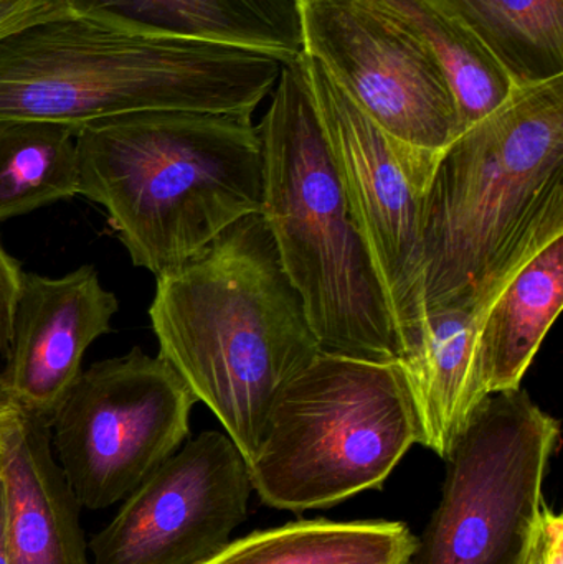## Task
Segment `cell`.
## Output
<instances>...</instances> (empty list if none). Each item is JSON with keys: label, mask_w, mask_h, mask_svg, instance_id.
<instances>
[{"label": "cell", "mask_w": 563, "mask_h": 564, "mask_svg": "<svg viewBox=\"0 0 563 564\" xmlns=\"http://www.w3.org/2000/svg\"><path fill=\"white\" fill-rule=\"evenodd\" d=\"M159 357L251 463L284 384L321 350L263 215L241 218L202 253L155 278Z\"/></svg>", "instance_id": "obj_1"}, {"label": "cell", "mask_w": 563, "mask_h": 564, "mask_svg": "<svg viewBox=\"0 0 563 564\" xmlns=\"http://www.w3.org/2000/svg\"><path fill=\"white\" fill-rule=\"evenodd\" d=\"M563 237V76L516 88L440 154L423 195L425 311L466 307Z\"/></svg>", "instance_id": "obj_2"}, {"label": "cell", "mask_w": 563, "mask_h": 564, "mask_svg": "<svg viewBox=\"0 0 563 564\" xmlns=\"http://www.w3.org/2000/svg\"><path fill=\"white\" fill-rule=\"evenodd\" d=\"M288 59L73 12L0 39V119L79 129L151 111L253 116Z\"/></svg>", "instance_id": "obj_3"}, {"label": "cell", "mask_w": 563, "mask_h": 564, "mask_svg": "<svg viewBox=\"0 0 563 564\" xmlns=\"http://www.w3.org/2000/svg\"><path fill=\"white\" fill-rule=\"evenodd\" d=\"M76 152L79 195L105 208L132 264L155 278L261 212L263 152L248 115L101 119L78 129Z\"/></svg>", "instance_id": "obj_4"}, {"label": "cell", "mask_w": 563, "mask_h": 564, "mask_svg": "<svg viewBox=\"0 0 563 564\" xmlns=\"http://www.w3.org/2000/svg\"><path fill=\"white\" fill-rule=\"evenodd\" d=\"M257 126L261 212L323 351L400 361L405 347L347 204L304 55L288 59Z\"/></svg>", "instance_id": "obj_5"}, {"label": "cell", "mask_w": 563, "mask_h": 564, "mask_svg": "<svg viewBox=\"0 0 563 564\" xmlns=\"http://www.w3.org/2000/svg\"><path fill=\"white\" fill-rule=\"evenodd\" d=\"M419 437L400 361L320 350L278 393L248 473L271 509H329L382 489Z\"/></svg>", "instance_id": "obj_6"}, {"label": "cell", "mask_w": 563, "mask_h": 564, "mask_svg": "<svg viewBox=\"0 0 563 564\" xmlns=\"http://www.w3.org/2000/svg\"><path fill=\"white\" fill-rule=\"evenodd\" d=\"M561 423L528 391L481 401L445 459L442 499L405 564H524Z\"/></svg>", "instance_id": "obj_7"}, {"label": "cell", "mask_w": 563, "mask_h": 564, "mask_svg": "<svg viewBox=\"0 0 563 564\" xmlns=\"http://www.w3.org/2000/svg\"><path fill=\"white\" fill-rule=\"evenodd\" d=\"M197 398L177 371L132 347L78 375L52 416V446L79 507L124 500L191 434Z\"/></svg>", "instance_id": "obj_8"}, {"label": "cell", "mask_w": 563, "mask_h": 564, "mask_svg": "<svg viewBox=\"0 0 563 564\" xmlns=\"http://www.w3.org/2000/svg\"><path fill=\"white\" fill-rule=\"evenodd\" d=\"M304 62L347 204L389 297L407 360L419 350L425 327L423 195L440 155L390 138L317 59L304 55Z\"/></svg>", "instance_id": "obj_9"}, {"label": "cell", "mask_w": 563, "mask_h": 564, "mask_svg": "<svg viewBox=\"0 0 563 564\" xmlns=\"http://www.w3.org/2000/svg\"><path fill=\"white\" fill-rule=\"evenodd\" d=\"M304 55L390 138L440 155L459 135L455 95L425 43L372 0H301Z\"/></svg>", "instance_id": "obj_10"}, {"label": "cell", "mask_w": 563, "mask_h": 564, "mask_svg": "<svg viewBox=\"0 0 563 564\" xmlns=\"http://www.w3.org/2000/svg\"><path fill=\"white\" fill-rule=\"evenodd\" d=\"M250 473L234 441L205 431L124 499L91 540V564H197L248 517Z\"/></svg>", "instance_id": "obj_11"}, {"label": "cell", "mask_w": 563, "mask_h": 564, "mask_svg": "<svg viewBox=\"0 0 563 564\" xmlns=\"http://www.w3.org/2000/svg\"><path fill=\"white\" fill-rule=\"evenodd\" d=\"M118 297L99 281L95 267L62 278L23 273L13 308L3 401L52 421L93 341L112 330Z\"/></svg>", "instance_id": "obj_12"}, {"label": "cell", "mask_w": 563, "mask_h": 564, "mask_svg": "<svg viewBox=\"0 0 563 564\" xmlns=\"http://www.w3.org/2000/svg\"><path fill=\"white\" fill-rule=\"evenodd\" d=\"M0 477L9 564H91L82 507L53 456L48 417L0 404Z\"/></svg>", "instance_id": "obj_13"}, {"label": "cell", "mask_w": 563, "mask_h": 564, "mask_svg": "<svg viewBox=\"0 0 563 564\" xmlns=\"http://www.w3.org/2000/svg\"><path fill=\"white\" fill-rule=\"evenodd\" d=\"M496 295L466 307L429 312L419 350L400 361L409 380L419 444L443 460L488 394L478 368V335Z\"/></svg>", "instance_id": "obj_14"}, {"label": "cell", "mask_w": 563, "mask_h": 564, "mask_svg": "<svg viewBox=\"0 0 563 564\" xmlns=\"http://www.w3.org/2000/svg\"><path fill=\"white\" fill-rule=\"evenodd\" d=\"M78 13L151 32L304 55L301 0H69Z\"/></svg>", "instance_id": "obj_15"}, {"label": "cell", "mask_w": 563, "mask_h": 564, "mask_svg": "<svg viewBox=\"0 0 563 564\" xmlns=\"http://www.w3.org/2000/svg\"><path fill=\"white\" fill-rule=\"evenodd\" d=\"M563 305V237L532 254L498 292L478 335L486 394L518 390Z\"/></svg>", "instance_id": "obj_16"}, {"label": "cell", "mask_w": 563, "mask_h": 564, "mask_svg": "<svg viewBox=\"0 0 563 564\" xmlns=\"http://www.w3.org/2000/svg\"><path fill=\"white\" fill-rule=\"evenodd\" d=\"M415 545L403 522L297 520L228 542L197 564H405Z\"/></svg>", "instance_id": "obj_17"}, {"label": "cell", "mask_w": 563, "mask_h": 564, "mask_svg": "<svg viewBox=\"0 0 563 564\" xmlns=\"http://www.w3.org/2000/svg\"><path fill=\"white\" fill-rule=\"evenodd\" d=\"M498 59L516 88L563 76V0H432Z\"/></svg>", "instance_id": "obj_18"}, {"label": "cell", "mask_w": 563, "mask_h": 564, "mask_svg": "<svg viewBox=\"0 0 563 564\" xmlns=\"http://www.w3.org/2000/svg\"><path fill=\"white\" fill-rule=\"evenodd\" d=\"M78 129L0 119V221L79 195Z\"/></svg>", "instance_id": "obj_19"}, {"label": "cell", "mask_w": 563, "mask_h": 564, "mask_svg": "<svg viewBox=\"0 0 563 564\" xmlns=\"http://www.w3.org/2000/svg\"><path fill=\"white\" fill-rule=\"evenodd\" d=\"M409 26L445 69L458 108L459 134L499 108L516 86L498 59L432 0H372Z\"/></svg>", "instance_id": "obj_20"}, {"label": "cell", "mask_w": 563, "mask_h": 564, "mask_svg": "<svg viewBox=\"0 0 563 564\" xmlns=\"http://www.w3.org/2000/svg\"><path fill=\"white\" fill-rule=\"evenodd\" d=\"M73 12L69 0H0V39Z\"/></svg>", "instance_id": "obj_21"}, {"label": "cell", "mask_w": 563, "mask_h": 564, "mask_svg": "<svg viewBox=\"0 0 563 564\" xmlns=\"http://www.w3.org/2000/svg\"><path fill=\"white\" fill-rule=\"evenodd\" d=\"M524 564H563V517L545 503Z\"/></svg>", "instance_id": "obj_22"}, {"label": "cell", "mask_w": 563, "mask_h": 564, "mask_svg": "<svg viewBox=\"0 0 563 564\" xmlns=\"http://www.w3.org/2000/svg\"><path fill=\"white\" fill-rule=\"evenodd\" d=\"M23 271L19 261L10 257L0 241V355L6 357L12 328L13 308L19 297Z\"/></svg>", "instance_id": "obj_23"}, {"label": "cell", "mask_w": 563, "mask_h": 564, "mask_svg": "<svg viewBox=\"0 0 563 564\" xmlns=\"http://www.w3.org/2000/svg\"><path fill=\"white\" fill-rule=\"evenodd\" d=\"M0 564H9L6 546V492L0 477Z\"/></svg>", "instance_id": "obj_24"}, {"label": "cell", "mask_w": 563, "mask_h": 564, "mask_svg": "<svg viewBox=\"0 0 563 564\" xmlns=\"http://www.w3.org/2000/svg\"><path fill=\"white\" fill-rule=\"evenodd\" d=\"M3 403L2 390H0V404Z\"/></svg>", "instance_id": "obj_25"}]
</instances>
